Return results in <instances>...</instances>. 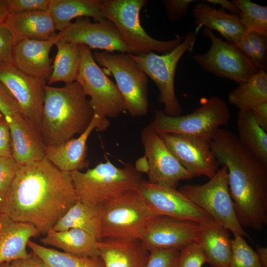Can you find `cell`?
<instances>
[{"instance_id": "1", "label": "cell", "mask_w": 267, "mask_h": 267, "mask_svg": "<svg viewBox=\"0 0 267 267\" xmlns=\"http://www.w3.org/2000/svg\"><path fill=\"white\" fill-rule=\"evenodd\" d=\"M77 200L69 173L45 157L20 165L0 201V213L32 224L44 235Z\"/></svg>"}, {"instance_id": "2", "label": "cell", "mask_w": 267, "mask_h": 267, "mask_svg": "<svg viewBox=\"0 0 267 267\" xmlns=\"http://www.w3.org/2000/svg\"><path fill=\"white\" fill-rule=\"evenodd\" d=\"M44 91L41 133L46 146L83 133L94 113L80 84L76 81L60 88L45 84Z\"/></svg>"}, {"instance_id": "3", "label": "cell", "mask_w": 267, "mask_h": 267, "mask_svg": "<svg viewBox=\"0 0 267 267\" xmlns=\"http://www.w3.org/2000/svg\"><path fill=\"white\" fill-rule=\"evenodd\" d=\"M69 174L77 200L97 206L127 191L137 190L144 180L131 163L120 168L109 160L85 172L76 171Z\"/></svg>"}, {"instance_id": "4", "label": "cell", "mask_w": 267, "mask_h": 267, "mask_svg": "<svg viewBox=\"0 0 267 267\" xmlns=\"http://www.w3.org/2000/svg\"><path fill=\"white\" fill-rule=\"evenodd\" d=\"M145 0H99L105 18L115 26L123 43L131 48L134 55L157 52L169 53L182 41L179 34L169 41H161L150 37L142 27L139 12Z\"/></svg>"}, {"instance_id": "5", "label": "cell", "mask_w": 267, "mask_h": 267, "mask_svg": "<svg viewBox=\"0 0 267 267\" xmlns=\"http://www.w3.org/2000/svg\"><path fill=\"white\" fill-rule=\"evenodd\" d=\"M191 113L171 116L156 110L149 125L157 134H177L211 140L220 127L227 126L230 114L226 102L218 96L202 97Z\"/></svg>"}, {"instance_id": "6", "label": "cell", "mask_w": 267, "mask_h": 267, "mask_svg": "<svg viewBox=\"0 0 267 267\" xmlns=\"http://www.w3.org/2000/svg\"><path fill=\"white\" fill-rule=\"evenodd\" d=\"M100 209L101 239L140 240L150 221L158 216L137 190L124 193Z\"/></svg>"}, {"instance_id": "7", "label": "cell", "mask_w": 267, "mask_h": 267, "mask_svg": "<svg viewBox=\"0 0 267 267\" xmlns=\"http://www.w3.org/2000/svg\"><path fill=\"white\" fill-rule=\"evenodd\" d=\"M196 35L189 32L184 36L181 43L169 53L161 55L154 52L130 56L157 87L159 103L164 105L163 112L167 115H180L181 107L175 93V75L177 65L182 55L192 51Z\"/></svg>"}, {"instance_id": "8", "label": "cell", "mask_w": 267, "mask_h": 267, "mask_svg": "<svg viewBox=\"0 0 267 267\" xmlns=\"http://www.w3.org/2000/svg\"><path fill=\"white\" fill-rule=\"evenodd\" d=\"M178 190L234 236L249 237L237 220L225 166L218 169L207 182L185 184Z\"/></svg>"}, {"instance_id": "9", "label": "cell", "mask_w": 267, "mask_h": 267, "mask_svg": "<svg viewBox=\"0 0 267 267\" xmlns=\"http://www.w3.org/2000/svg\"><path fill=\"white\" fill-rule=\"evenodd\" d=\"M93 57L114 76L127 111L133 117L145 115L149 105L148 78L129 53L96 51Z\"/></svg>"}, {"instance_id": "10", "label": "cell", "mask_w": 267, "mask_h": 267, "mask_svg": "<svg viewBox=\"0 0 267 267\" xmlns=\"http://www.w3.org/2000/svg\"><path fill=\"white\" fill-rule=\"evenodd\" d=\"M79 47L81 63L77 82L87 96L90 97L94 114L109 119L127 111L116 84L100 68L90 48L84 45Z\"/></svg>"}, {"instance_id": "11", "label": "cell", "mask_w": 267, "mask_h": 267, "mask_svg": "<svg viewBox=\"0 0 267 267\" xmlns=\"http://www.w3.org/2000/svg\"><path fill=\"white\" fill-rule=\"evenodd\" d=\"M204 36L209 39V49L192 56L203 70L238 84L247 81L258 70L246 56L232 42L223 41L205 27Z\"/></svg>"}, {"instance_id": "12", "label": "cell", "mask_w": 267, "mask_h": 267, "mask_svg": "<svg viewBox=\"0 0 267 267\" xmlns=\"http://www.w3.org/2000/svg\"><path fill=\"white\" fill-rule=\"evenodd\" d=\"M137 190L158 215L190 221L199 225L215 221L177 188L144 180Z\"/></svg>"}, {"instance_id": "13", "label": "cell", "mask_w": 267, "mask_h": 267, "mask_svg": "<svg viewBox=\"0 0 267 267\" xmlns=\"http://www.w3.org/2000/svg\"><path fill=\"white\" fill-rule=\"evenodd\" d=\"M141 138L148 162V182L177 188L180 180L194 177L149 125L142 130Z\"/></svg>"}, {"instance_id": "14", "label": "cell", "mask_w": 267, "mask_h": 267, "mask_svg": "<svg viewBox=\"0 0 267 267\" xmlns=\"http://www.w3.org/2000/svg\"><path fill=\"white\" fill-rule=\"evenodd\" d=\"M0 83L15 99L23 116L41 131L46 81L28 76L10 64L0 65Z\"/></svg>"}, {"instance_id": "15", "label": "cell", "mask_w": 267, "mask_h": 267, "mask_svg": "<svg viewBox=\"0 0 267 267\" xmlns=\"http://www.w3.org/2000/svg\"><path fill=\"white\" fill-rule=\"evenodd\" d=\"M57 36L59 40L89 48L134 54L133 50L122 41L114 24L107 19L93 23L88 17L78 18L59 32Z\"/></svg>"}, {"instance_id": "16", "label": "cell", "mask_w": 267, "mask_h": 267, "mask_svg": "<svg viewBox=\"0 0 267 267\" xmlns=\"http://www.w3.org/2000/svg\"><path fill=\"white\" fill-rule=\"evenodd\" d=\"M180 164L194 177H213L219 162L209 139L177 134H158Z\"/></svg>"}, {"instance_id": "17", "label": "cell", "mask_w": 267, "mask_h": 267, "mask_svg": "<svg viewBox=\"0 0 267 267\" xmlns=\"http://www.w3.org/2000/svg\"><path fill=\"white\" fill-rule=\"evenodd\" d=\"M200 233V226L196 222L158 215L150 221L140 241L149 252L159 249L180 250L198 242Z\"/></svg>"}, {"instance_id": "18", "label": "cell", "mask_w": 267, "mask_h": 267, "mask_svg": "<svg viewBox=\"0 0 267 267\" xmlns=\"http://www.w3.org/2000/svg\"><path fill=\"white\" fill-rule=\"evenodd\" d=\"M108 119L94 114L89 126L77 138L56 145L46 146L45 157L60 170L70 173L88 167L87 140L94 130L102 132L110 126Z\"/></svg>"}, {"instance_id": "19", "label": "cell", "mask_w": 267, "mask_h": 267, "mask_svg": "<svg viewBox=\"0 0 267 267\" xmlns=\"http://www.w3.org/2000/svg\"><path fill=\"white\" fill-rule=\"evenodd\" d=\"M58 40L57 36L46 41H18L13 47L12 64L28 76L47 81L52 71L50 51Z\"/></svg>"}, {"instance_id": "20", "label": "cell", "mask_w": 267, "mask_h": 267, "mask_svg": "<svg viewBox=\"0 0 267 267\" xmlns=\"http://www.w3.org/2000/svg\"><path fill=\"white\" fill-rule=\"evenodd\" d=\"M6 121L10 129L12 157L20 165L45 157L46 145L41 131L32 122L22 114Z\"/></svg>"}, {"instance_id": "21", "label": "cell", "mask_w": 267, "mask_h": 267, "mask_svg": "<svg viewBox=\"0 0 267 267\" xmlns=\"http://www.w3.org/2000/svg\"><path fill=\"white\" fill-rule=\"evenodd\" d=\"M39 234L32 224L14 221L0 213V265L28 257V242Z\"/></svg>"}, {"instance_id": "22", "label": "cell", "mask_w": 267, "mask_h": 267, "mask_svg": "<svg viewBox=\"0 0 267 267\" xmlns=\"http://www.w3.org/2000/svg\"><path fill=\"white\" fill-rule=\"evenodd\" d=\"M4 25L12 33L15 44L24 39L46 41L57 37L48 10L8 14Z\"/></svg>"}, {"instance_id": "23", "label": "cell", "mask_w": 267, "mask_h": 267, "mask_svg": "<svg viewBox=\"0 0 267 267\" xmlns=\"http://www.w3.org/2000/svg\"><path fill=\"white\" fill-rule=\"evenodd\" d=\"M192 15L197 25V34L202 26L218 32L227 41L235 43L246 32L238 15L227 13L222 8H216L206 2H198Z\"/></svg>"}, {"instance_id": "24", "label": "cell", "mask_w": 267, "mask_h": 267, "mask_svg": "<svg viewBox=\"0 0 267 267\" xmlns=\"http://www.w3.org/2000/svg\"><path fill=\"white\" fill-rule=\"evenodd\" d=\"M98 249L105 267H144L149 255L139 240L104 238Z\"/></svg>"}, {"instance_id": "25", "label": "cell", "mask_w": 267, "mask_h": 267, "mask_svg": "<svg viewBox=\"0 0 267 267\" xmlns=\"http://www.w3.org/2000/svg\"><path fill=\"white\" fill-rule=\"evenodd\" d=\"M198 243L212 267H228L232 254L229 230L216 221L200 225Z\"/></svg>"}, {"instance_id": "26", "label": "cell", "mask_w": 267, "mask_h": 267, "mask_svg": "<svg viewBox=\"0 0 267 267\" xmlns=\"http://www.w3.org/2000/svg\"><path fill=\"white\" fill-rule=\"evenodd\" d=\"M44 245L61 249L63 252L83 257L99 256L98 240L84 230L71 228L64 231L49 230L40 239Z\"/></svg>"}, {"instance_id": "27", "label": "cell", "mask_w": 267, "mask_h": 267, "mask_svg": "<svg viewBox=\"0 0 267 267\" xmlns=\"http://www.w3.org/2000/svg\"><path fill=\"white\" fill-rule=\"evenodd\" d=\"M101 221L100 206L77 200L58 220L52 229L64 231L71 228L80 229L100 240L101 238Z\"/></svg>"}, {"instance_id": "28", "label": "cell", "mask_w": 267, "mask_h": 267, "mask_svg": "<svg viewBox=\"0 0 267 267\" xmlns=\"http://www.w3.org/2000/svg\"><path fill=\"white\" fill-rule=\"evenodd\" d=\"M48 10L59 32L68 27L75 18L92 17L96 21L106 19L99 0H50Z\"/></svg>"}, {"instance_id": "29", "label": "cell", "mask_w": 267, "mask_h": 267, "mask_svg": "<svg viewBox=\"0 0 267 267\" xmlns=\"http://www.w3.org/2000/svg\"><path fill=\"white\" fill-rule=\"evenodd\" d=\"M55 45L57 52L48 84L61 82L68 84L77 81L81 63L79 45L58 40Z\"/></svg>"}, {"instance_id": "30", "label": "cell", "mask_w": 267, "mask_h": 267, "mask_svg": "<svg viewBox=\"0 0 267 267\" xmlns=\"http://www.w3.org/2000/svg\"><path fill=\"white\" fill-rule=\"evenodd\" d=\"M236 126L240 142L267 166V133L257 123L251 110L238 111Z\"/></svg>"}, {"instance_id": "31", "label": "cell", "mask_w": 267, "mask_h": 267, "mask_svg": "<svg viewBox=\"0 0 267 267\" xmlns=\"http://www.w3.org/2000/svg\"><path fill=\"white\" fill-rule=\"evenodd\" d=\"M229 102L239 111L250 110L256 105L267 101V73L259 70L247 81L239 84L229 94Z\"/></svg>"}, {"instance_id": "32", "label": "cell", "mask_w": 267, "mask_h": 267, "mask_svg": "<svg viewBox=\"0 0 267 267\" xmlns=\"http://www.w3.org/2000/svg\"><path fill=\"white\" fill-rule=\"evenodd\" d=\"M27 246L49 267H105L99 256L83 257L47 248L29 240Z\"/></svg>"}, {"instance_id": "33", "label": "cell", "mask_w": 267, "mask_h": 267, "mask_svg": "<svg viewBox=\"0 0 267 267\" xmlns=\"http://www.w3.org/2000/svg\"><path fill=\"white\" fill-rule=\"evenodd\" d=\"M233 43L258 70L267 71V36L253 31L247 32Z\"/></svg>"}, {"instance_id": "34", "label": "cell", "mask_w": 267, "mask_h": 267, "mask_svg": "<svg viewBox=\"0 0 267 267\" xmlns=\"http://www.w3.org/2000/svg\"><path fill=\"white\" fill-rule=\"evenodd\" d=\"M240 11V22L247 32L253 31L267 36V6L250 0H233Z\"/></svg>"}, {"instance_id": "35", "label": "cell", "mask_w": 267, "mask_h": 267, "mask_svg": "<svg viewBox=\"0 0 267 267\" xmlns=\"http://www.w3.org/2000/svg\"><path fill=\"white\" fill-rule=\"evenodd\" d=\"M228 267H264L255 252L243 237L234 236L232 254Z\"/></svg>"}, {"instance_id": "36", "label": "cell", "mask_w": 267, "mask_h": 267, "mask_svg": "<svg viewBox=\"0 0 267 267\" xmlns=\"http://www.w3.org/2000/svg\"><path fill=\"white\" fill-rule=\"evenodd\" d=\"M205 263H207V259L198 242L179 250L178 267H202Z\"/></svg>"}, {"instance_id": "37", "label": "cell", "mask_w": 267, "mask_h": 267, "mask_svg": "<svg viewBox=\"0 0 267 267\" xmlns=\"http://www.w3.org/2000/svg\"><path fill=\"white\" fill-rule=\"evenodd\" d=\"M179 250L159 249L149 252L144 267H178Z\"/></svg>"}, {"instance_id": "38", "label": "cell", "mask_w": 267, "mask_h": 267, "mask_svg": "<svg viewBox=\"0 0 267 267\" xmlns=\"http://www.w3.org/2000/svg\"><path fill=\"white\" fill-rule=\"evenodd\" d=\"M20 166L12 157H0V201L5 195Z\"/></svg>"}, {"instance_id": "39", "label": "cell", "mask_w": 267, "mask_h": 267, "mask_svg": "<svg viewBox=\"0 0 267 267\" xmlns=\"http://www.w3.org/2000/svg\"><path fill=\"white\" fill-rule=\"evenodd\" d=\"M50 0H4L9 14L48 9Z\"/></svg>"}, {"instance_id": "40", "label": "cell", "mask_w": 267, "mask_h": 267, "mask_svg": "<svg viewBox=\"0 0 267 267\" xmlns=\"http://www.w3.org/2000/svg\"><path fill=\"white\" fill-rule=\"evenodd\" d=\"M15 44L14 36L4 24L0 26V65L12 62V53Z\"/></svg>"}, {"instance_id": "41", "label": "cell", "mask_w": 267, "mask_h": 267, "mask_svg": "<svg viewBox=\"0 0 267 267\" xmlns=\"http://www.w3.org/2000/svg\"><path fill=\"white\" fill-rule=\"evenodd\" d=\"M0 112L6 121L22 114L20 107L7 89L0 83Z\"/></svg>"}, {"instance_id": "42", "label": "cell", "mask_w": 267, "mask_h": 267, "mask_svg": "<svg viewBox=\"0 0 267 267\" xmlns=\"http://www.w3.org/2000/svg\"><path fill=\"white\" fill-rule=\"evenodd\" d=\"M193 0H164L163 4L167 16L171 21L182 18L187 13Z\"/></svg>"}, {"instance_id": "43", "label": "cell", "mask_w": 267, "mask_h": 267, "mask_svg": "<svg viewBox=\"0 0 267 267\" xmlns=\"http://www.w3.org/2000/svg\"><path fill=\"white\" fill-rule=\"evenodd\" d=\"M0 157H12L9 127L3 115L0 116Z\"/></svg>"}, {"instance_id": "44", "label": "cell", "mask_w": 267, "mask_h": 267, "mask_svg": "<svg viewBox=\"0 0 267 267\" xmlns=\"http://www.w3.org/2000/svg\"><path fill=\"white\" fill-rule=\"evenodd\" d=\"M13 267H49L38 256L32 252L28 257L11 262Z\"/></svg>"}, {"instance_id": "45", "label": "cell", "mask_w": 267, "mask_h": 267, "mask_svg": "<svg viewBox=\"0 0 267 267\" xmlns=\"http://www.w3.org/2000/svg\"><path fill=\"white\" fill-rule=\"evenodd\" d=\"M250 110L257 123L267 132V101L256 105Z\"/></svg>"}, {"instance_id": "46", "label": "cell", "mask_w": 267, "mask_h": 267, "mask_svg": "<svg viewBox=\"0 0 267 267\" xmlns=\"http://www.w3.org/2000/svg\"><path fill=\"white\" fill-rule=\"evenodd\" d=\"M205 1L213 5H219L221 8L227 10L232 14L239 15L240 11L237 6L232 1L227 0H206Z\"/></svg>"}, {"instance_id": "47", "label": "cell", "mask_w": 267, "mask_h": 267, "mask_svg": "<svg viewBox=\"0 0 267 267\" xmlns=\"http://www.w3.org/2000/svg\"><path fill=\"white\" fill-rule=\"evenodd\" d=\"M255 252L262 266L267 267V248L257 245Z\"/></svg>"}, {"instance_id": "48", "label": "cell", "mask_w": 267, "mask_h": 267, "mask_svg": "<svg viewBox=\"0 0 267 267\" xmlns=\"http://www.w3.org/2000/svg\"><path fill=\"white\" fill-rule=\"evenodd\" d=\"M8 14L4 0H0V26L4 24Z\"/></svg>"}, {"instance_id": "49", "label": "cell", "mask_w": 267, "mask_h": 267, "mask_svg": "<svg viewBox=\"0 0 267 267\" xmlns=\"http://www.w3.org/2000/svg\"><path fill=\"white\" fill-rule=\"evenodd\" d=\"M0 267H13L10 263H4L0 265Z\"/></svg>"}, {"instance_id": "50", "label": "cell", "mask_w": 267, "mask_h": 267, "mask_svg": "<svg viewBox=\"0 0 267 267\" xmlns=\"http://www.w3.org/2000/svg\"><path fill=\"white\" fill-rule=\"evenodd\" d=\"M1 115H2V114L0 113V116H1Z\"/></svg>"}]
</instances>
